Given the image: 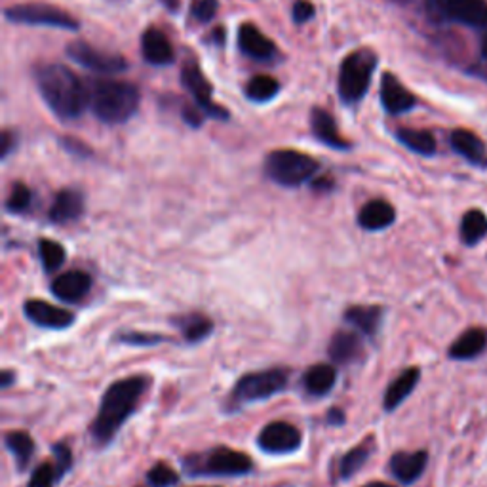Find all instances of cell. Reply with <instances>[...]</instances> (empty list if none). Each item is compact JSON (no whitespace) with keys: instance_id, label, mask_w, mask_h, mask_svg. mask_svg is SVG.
<instances>
[{"instance_id":"obj_35","label":"cell","mask_w":487,"mask_h":487,"mask_svg":"<svg viewBox=\"0 0 487 487\" xmlns=\"http://www.w3.org/2000/svg\"><path fill=\"white\" fill-rule=\"evenodd\" d=\"M180 482V474L168 463H156L147 470V483L151 487H172Z\"/></svg>"},{"instance_id":"obj_1","label":"cell","mask_w":487,"mask_h":487,"mask_svg":"<svg viewBox=\"0 0 487 487\" xmlns=\"http://www.w3.org/2000/svg\"><path fill=\"white\" fill-rule=\"evenodd\" d=\"M151 375L136 374L118 379L105 389L90 424V438L97 448L109 446L116 438L118 431L138 411L143 396L151 389Z\"/></svg>"},{"instance_id":"obj_22","label":"cell","mask_w":487,"mask_h":487,"mask_svg":"<svg viewBox=\"0 0 487 487\" xmlns=\"http://www.w3.org/2000/svg\"><path fill=\"white\" fill-rule=\"evenodd\" d=\"M385 316V308L377 305H352L348 306L343 320L348 326L357 328L365 337H375L381 330V322Z\"/></svg>"},{"instance_id":"obj_7","label":"cell","mask_w":487,"mask_h":487,"mask_svg":"<svg viewBox=\"0 0 487 487\" xmlns=\"http://www.w3.org/2000/svg\"><path fill=\"white\" fill-rule=\"evenodd\" d=\"M318 168V162L313 156L291 149L273 151L264 160V173L269 180L288 189L301 187L308 180H313Z\"/></svg>"},{"instance_id":"obj_5","label":"cell","mask_w":487,"mask_h":487,"mask_svg":"<svg viewBox=\"0 0 487 487\" xmlns=\"http://www.w3.org/2000/svg\"><path fill=\"white\" fill-rule=\"evenodd\" d=\"M290 381V370L286 367H269V370L249 372L242 375L225 400V411L236 413L244 406L269 400V398L284 392Z\"/></svg>"},{"instance_id":"obj_14","label":"cell","mask_w":487,"mask_h":487,"mask_svg":"<svg viewBox=\"0 0 487 487\" xmlns=\"http://www.w3.org/2000/svg\"><path fill=\"white\" fill-rule=\"evenodd\" d=\"M426 465H429V451H396L389 461V470L394 480L411 485L424 474Z\"/></svg>"},{"instance_id":"obj_25","label":"cell","mask_w":487,"mask_h":487,"mask_svg":"<svg viewBox=\"0 0 487 487\" xmlns=\"http://www.w3.org/2000/svg\"><path fill=\"white\" fill-rule=\"evenodd\" d=\"M141 52L147 62L153 65H168L173 62L175 52L168 37L158 31V29L151 27L147 29L141 38Z\"/></svg>"},{"instance_id":"obj_20","label":"cell","mask_w":487,"mask_h":487,"mask_svg":"<svg viewBox=\"0 0 487 487\" xmlns=\"http://www.w3.org/2000/svg\"><path fill=\"white\" fill-rule=\"evenodd\" d=\"M381 101L382 107L390 114H402L416 107L417 99L400 80L390 75V72H387L381 82Z\"/></svg>"},{"instance_id":"obj_16","label":"cell","mask_w":487,"mask_h":487,"mask_svg":"<svg viewBox=\"0 0 487 487\" xmlns=\"http://www.w3.org/2000/svg\"><path fill=\"white\" fill-rule=\"evenodd\" d=\"M84 214V197L79 193V190L72 189H63L55 195L50 210H48V219L55 225H69V223H77V221Z\"/></svg>"},{"instance_id":"obj_23","label":"cell","mask_w":487,"mask_h":487,"mask_svg":"<svg viewBox=\"0 0 487 487\" xmlns=\"http://www.w3.org/2000/svg\"><path fill=\"white\" fill-rule=\"evenodd\" d=\"M453 151L463 156L468 164L476 168H487V147L485 143L468 130H455L451 134Z\"/></svg>"},{"instance_id":"obj_32","label":"cell","mask_w":487,"mask_h":487,"mask_svg":"<svg viewBox=\"0 0 487 487\" xmlns=\"http://www.w3.org/2000/svg\"><path fill=\"white\" fill-rule=\"evenodd\" d=\"M396 138L409 151L423 155V156H432L436 153V139L426 130H413V128H402L396 131Z\"/></svg>"},{"instance_id":"obj_24","label":"cell","mask_w":487,"mask_h":487,"mask_svg":"<svg viewBox=\"0 0 487 487\" xmlns=\"http://www.w3.org/2000/svg\"><path fill=\"white\" fill-rule=\"evenodd\" d=\"M396 221V210L394 206L387 200H370L358 214V225L364 231L379 232L394 225Z\"/></svg>"},{"instance_id":"obj_47","label":"cell","mask_w":487,"mask_h":487,"mask_svg":"<svg viewBox=\"0 0 487 487\" xmlns=\"http://www.w3.org/2000/svg\"><path fill=\"white\" fill-rule=\"evenodd\" d=\"M480 50H482V57L487 59V33H485L483 38H482V46H480Z\"/></svg>"},{"instance_id":"obj_39","label":"cell","mask_w":487,"mask_h":487,"mask_svg":"<svg viewBox=\"0 0 487 487\" xmlns=\"http://www.w3.org/2000/svg\"><path fill=\"white\" fill-rule=\"evenodd\" d=\"M219 10L217 0H193L190 3V13L198 23H210Z\"/></svg>"},{"instance_id":"obj_29","label":"cell","mask_w":487,"mask_h":487,"mask_svg":"<svg viewBox=\"0 0 487 487\" xmlns=\"http://www.w3.org/2000/svg\"><path fill=\"white\" fill-rule=\"evenodd\" d=\"M4 448L10 451L20 470H25L35 457L37 444L33 436L25 431H10L4 434Z\"/></svg>"},{"instance_id":"obj_42","label":"cell","mask_w":487,"mask_h":487,"mask_svg":"<svg viewBox=\"0 0 487 487\" xmlns=\"http://www.w3.org/2000/svg\"><path fill=\"white\" fill-rule=\"evenodd\" d=\"M202 109L197 105V107H187L183 111V118L190 124V126H200L202 124Z\"/></svg>"},{"instance_id":"obj_8","label":"cell","mask_w":487,"mask_h":487,"mask_svg":"<svg viewBox=\"0 0 487 487\" xmlns=\"http://www.w3.org/2000/svg\"><path fill=\"white\" fill-rule=\"evenodd\" d=\"M436 20L487 29V0H429Z\"/></svg>"},{"instance_id":"obj_4","label":"cell","mask_w":487,"mask_h":487,"mask_svg":"<svg viewBox=\"0 0 487 487\" xmlns=\"http://www.w3.org/2000/svg\"><path fill=\"white\" fill-rule=\"evenodd\" d=\"M181 463L189 476L200 478H239L252 474L254 470L252 457L227 446L212 448L202 453H190Z\"/></svg>"},{"instance_id":"obj_12","label":"cell","mask_w":487,"mask_h":487,"mask_svg":"<svg viewBox=\"0 0 487 487\" xmlns=\"http://www.w3.org/2000/svg\"><path fill=\"white\" fill-rule=\"evenodd\" d=\"M181 82L187 88V90L193 94L197 105L214 118H229V113L215 105L212 101V84L210 80L206 79V75L202 72V69L197 63H187L181 71Z\"/></svg>"},{"instance_id":"obj_28","label":"cell","mask_w":487,"mask_h":487,"mask_svg":"<svg viewBox=\"0 0 487 487\" xmlns=\"http://www.w3.org/2000/svg\"><path fill=\"white\" fill-rule=\"evenodd\" d=\"M337 382V370L332 364H315L303 375V389L308 396L322 398L332 392Z\"/></svg>"},{"instance_id":"obj_3","label":"cell","mask_w":487,"mask_h":487,"mask_svg":"<svg viewBox=\"0 0 487 487\" xmlns=\"http://www.w3.org/2000/svg\"><path fill=\"white\" fill-rule=\"evenodd\" d=\"M139 90L124 80H96L90 88V109L105 124H124L139 109Z\"/></svg>"},{"instance_id":"obj_38","label":"cell","mask_w":487,"mask_h":487,"mask_svg":"<svg viewBox=\"0 0 487 487\" xmlns=\"http://www.w3.org/2000/svg\"><path fill=\"white\" fill-rule=\"evenodd\" d=\"M59 480H62V476H59L54 463H40L31 472V480H29L27 487H55Z\"/></svg>"},{"instance_id":"obj_46","label":"cell","mask_w":487,"mask_h":487,"mask_svg":"<svg viewBox=\"0 0 487 487\" xmlns=\"http://www.w3.org/2000/svg\"><path fill=\"white\" fill-rule=\"evenodd\" d=\"M362 487H396L392 483H387V482H370V483H365Z\"/></svg>"},{"instance_id":"obj_10","label":"cell","mask_w":487,"mask_h":487,"mask_svg":"<svg viewBox=\"0 0 487 487\" xmlns=\"http://www.w3.org/2000/svg\"><path fill=\"white\" fill-rule=\"evenodd\" d=\"M303 444V436L298 426L288 421H273L263 426L257 436V446L269 455H288L298 451Z\"/></svg>"},{"instance_id":"obj_27","label":"cell","mask_w":487,"mask_h":487,"mask_svg":"<svg viewBox=\"0 0 487 487\" xmlns=\"http://www.w3.org/2000/svg\"><path fill=\"white\" fill-rule=\"evenodd\" d=\"M173 326L181 332L187 343H200L214 333V320L204 313H187L172 318Z\"/></svg>"},{"instance_id":"obj_6","label":"cell","mask_w":487,"mask_h":487,"mask_svg":"<svg viewBox=\"0 0 487 487\" xmlns=\"http://www.w3.org/2000/svg\"><path fill=\"white\" fill-rule=\"evenodd\" d=\"M375 67H377V55L367 48L357 50L345 57L341 71H339V82H337L339 97L343 99V103H347V105H354V103L362 101L367 88H370L372 84Z\"/></svg>"},{"instance_id":"obj_21","label":"cell","mask_w":487,"mask_h":487,"mask_svg":"<svg viewBox=\"0 0 487 487\" xmlns=\"http://www.w3.org/2000/svg\"><path fill=\"white\" fill-rule=\"evenodd\" d=\"M239 46L242 54L256 59V62H267L274 54L276 46L271 38L264 37L252 23H244L239 29Z\"/></svg>"},{"instance_id":"obj_45","label":"cell","mask_w":487,"mask_h":487,"mask_svg":"<svg viewBox=\"0 0 487 487\" xmlns=\"http://www.w3.org/2000/svg\"><path fill=\"white\" fill-rule=\"evenodd\" d=\"M12 147H13V138H12L10 131H4V134H3V149H0V153H3V158H6L12 153Z\"/></svg>"},{"instance_id":"obj_49","label":"cell","mask_w":487,"mask_h":487,"mask_svg":"<svg viewBox=\"0 0 487 487\" xmlns=\"http://www.w3.org/2000/svg\"><path fill=\"white\" fill-rule=\"evenodd\" d=\"M139 487H141V485H139ZM149 487H151V485H149Z\"/></svg>"},{"instance_id":"obj_43","label":"cell","mask_w":487,"mask_h":487,"mask_svg":"<svg viewBox=\"0 0 487 487\" xmlns=\"http://www.w3.org/2000/svg\"><path fill=\"white\" fill-rule=\"evenodd\" d=\"M345 419H347L345 411L341 407H332L326 416V423L330 426H341V424H345Z\"/></svg>"},{"instance_id":"obj_31","label":"cell","mask_w":487,"mask_h":487,"mask_svg":"<svg viewBox=\"0 0 487 487\" xmlns=\"http://www.w3.org/2000/svg\"><path fill=\"white\" fill-rule=\"evenodd\" d=\"M459 236L466 248H474L483 242L487 236V215L482 210H468L461 219Z\"/></svg>"},{"instance_id":"obj_41","label":"cell","mask_w":487,"mask_h":487,"mask_svg":"<svg viewBox=\"0 0 487 487\" xmlns=\"http://www.w3.org/2000/svg\"><path fill=\"white\" fill-rule=\"evenodd\" d=\"M315 16V6L308 0H298L291 8V18L295 23H306Z\"/></svg>"},{"instance_id":"obj_48","label":"cell","mask_w":487,"mask_h":487,"mask_svg":"<svg viewBox=\"0 0 487 487\" xmlns=\"http://www.w3.org/2000/svg\"><path fill=\"white\" fill-rule=\"evenodd\" d=\"M162 3H164L170 10H175V8H177V0H162Z\"/></svg>"},{"instance_id":"obj_30","label":"cell","mask_w":487,"mask_h":487,"mask_svg":"<svg viewBox=\"0 0 487 487\" xmlns=\"http://www.w3.org/2000/svg\"><path fill=\"white\" fill-rule=\"evenodd\" d=\"M372 453H374V438H367L365 441H362V444L348 449L341 457V461H339V476H341V480H348L354 474H358V472L364 468V465L370 461Z\"/></svg>"},{"instance_id":"obj_18","label":"cell","mask_w":487,"mask_h":487,"mask_svg":"<svg viewBox=\"0 0 487 487\" xmlns=\"http://www.w3.org/2000/svg\"><path fill=\"white\" fill-rule=\"evenodd\" d=\"M487 348V332L480 326L468 328L459 337L455 339L451 347L448 348L449 360L455 362H470L476 360L480 354H483Z\"/></svg>"},{"instance_id":"obj_15","label":"cell","mask_w":487,"mask_h":487,"mask_svg":"<svg viewBox=\"0 0 487 487\" xmlns=\"http://www.w3.org/2000/svg\"><path fill=\"white\" fill-rule=\"evenodd\" d=\"M50 290L59 301L79 303L90 293L92 276L84 271H67L54 280Z\"/></svg>"},{"instance_id":"obj_37","label":"cell","mask_w":487,"mask_h":487,"mask_svg":"<svg viewBox=\"0 0 487 487\" xmlns=\"http://www.w3.org/2000/svg\"><path fill=\"white\" fill-rule=\"evenodd\" d=\"M31 200H33L31 189L25 187L23 183H16L12 187V193L6 200V210L10 214H25L31 208Z\"/></svg>"},{"instance_id":"obj_34","label":"cell","mask_w":487,"mask_h":487,"mask_svg":"<svg viewBox=\"0 0 487 487\" xmlns=\"http://www.w3.org/2000/svg\"><path fill=\"white\" fill-rule=\"evenodd\" d=\"M38 257L42 261V267L46 273H55L57 269H62V264L67 259L65 248L48 239H40L38 240Z\"/></svg>"},{"instance_id":"obj_44","label":"cell","mask_w":487,"mask_h":487,"mask_svg":"<svg viewBox=\"0 0 487 487\" xmlns=\"http://www.w3.org/2000/svg\"><path fill=\"white\" fill-rule=\"evenodd\" d=\"M13 382H16V372L3 370V374H0V389L6 390L13 385Z\"/></svg>"},{"instance_id":"obj_17","label":"cell","mask_w":487,"mask_h":487,"mask_svg":"<svg viewBox=\"0 0 487 487\" xmlns=\"http://www.w3.org/2000/svg\"><path fill=\"white\" fill-rule=\"evenodd\" d=\"M419 381H421L419 367L413 365V367H407V370H404L387 387L385 394H382V409H385L387 413L396 411L413 394V390L417 389Z\"/></svg>"},{"instance_id":"obj_36","label":"cell","mask_w":487,"mask_h":487,"mask_svg":"<svg viewBox=\"0 0 487 487\" xmlns=\"http://www.w3.org/2000/svg\"><path fill=\"white\" fill-rule=\"evenodd\" d=\"M116 341H121L124 345H131V347H156L166 343V337L160 333H145V332H121L116 335Z\"/></svg>"},{"instance_id":"obj_11","label":"cell","mask_w":487,"mask_h":487,"mask_svg":"<svg viewBox=\"0 0 487 487\" xmlns=\"http://www.w3.org/2000/svg\"><path fill=\"white\" fill-rule=\"evenodd\" d=\"M67 55L79 65L92 69L96 72H103V75H114V72H122L128 69V63L122 55L101 52L82 40L69 44Z\"/></svg>"},{"instance_id":"obj_13","label":"cell","mask_w":487,"mask_h":487,"mask_svg":"<svg viewBox=\"0 0 487 487\" xmlns=\"http://www.w3.org/2000/svg\"><path fill=\"white\" fill-rule=\"evenodd\" d=\"M23 313L29 322L44 330H67L77 320L67 308L55 306L42 299H27L23 303Z\"/></svg>"},{"instance_id":"obj_33","label":"cell","mask_w":487,"mask_h":487,"mask_svg":"<svg viewBox=\"0 0 487 487\" xmlns=\"http://www.w3.org/2000/svg\"><path fill=\"white\" fill-rule=\"evenodd\" d=\"M280 90V84L276 79L269 75H256L246 84V97L254 103H264L276 97Z\"/></svg>"},{"instance_id":"obj_9","label":"cell","mask_w":487,"mask_h":487,"mask_svg":"<svg viewBox=\"0 0 487 487\" xmlns=\"http://www.w3.org/2000/svg\"><path fill=\"white\" fill-rule=\"evenodd\" d=\"M4 16L8 21L13 23H25V25H48V27H59L69 29V31H77L80 23L71 16L69 12L55 8L50 4H16L6 8Z\"/></svg>"},{"instance_id":"obj_26","label":"cell","mask_w":487,"mask_h":487,"mask_svg":"<svg viewBox=\"0 0 487 487\" xmlns=\"http://www.w3.org/2000/svg\"><path fill=\"white\" fill-rule=\"evenodd\" d=\"M311 126H313L315 138L318 141H322L323 145H328V147H332V149H339V151L350 149V143L341 134H339L333 116L328 111H323L320 107L313 109Z\"/></svg>"},{"instance_id":"obj_2","label":"cell","mask_w":487,"mask_h":487,"mask_svg":"<svg viewBox=\"0 0 487 487\" xmlns=\"http://www.w3.org/2000/svg\"><path fill=\"white\" fill-rule=\"evenodd\" d=\"M37 84L50 111L63 121H72L90 107V90L65 65H44L37 72Z\"/></svg>"},{"instance_id":"obj_40","label":"cell","mask_w":487,"mask_h":487,"mask_svg":"<svg viewBox=\"0 0 487 487\" xmlns=\"http://www.w3.org/2000/svg\"><path fill=\"white\" fill-rule=\"evenodd\" d=\"M52 453H54V465L59 472V476H65L67 472L72 468V453H71V448L67 444H55L52 448Z\"/></svg>"},{"instance_id":"obj_19","label":"cell","mask_w":487,"mask_h":487,"mask_svg":"<svg viewBox=\"0 0 487 487\" xmlns=\"http://www.w3.org/2000/svg\"><path fill=\"white\" fill-rule=\"evenodd\" d=\"M364 345L360 335L348 330H339L333 333L328 345V357L337 365H348L362 358Z\"/></svg>"}]
</instances>
